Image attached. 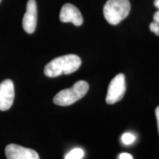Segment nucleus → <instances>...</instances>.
Wrapping results in <instances>:
<instances>
[{"label":"nucleus","instance_id":"obj_7","mask_svg":"<svg viewBox=\"0 0 159 159\" xmlns=\"http://www.w3.org/2000/svg\"><path fill=\"white\" fill-rule=\"evenodd\" d=\"M5 155L7 159H40L39 154L35 150L15 144L6 147Z\"/></svg>","mask_w":159,"mask_h":159},{"label":"nucleus","instance_id":"obj_5","mask_svg":"<svg viewBox=\"0 0 159 159\" xmlns=\"http://www.w3.org/2000/svg\"><path fill=\"white\" fill-rule=\"evenodd\" d=\"M15 97L14 85L11 80H5L0 83V111L11 108Z\"/></svg>","mask_w":159,"mask_h":159},{"label":"nucleus","instance_id":"obj_16","mask_svg":"<svg viewBox=\"0 0 159 159\" xmlns=\"http://www.w3.org/2000/svg\"><path fill=\"white\" fill-rule=\"evenodd\" d=\"M2 0H0V3H1V2H2Z\"/></svg>","mask_w":159,"mask_h":159},{"label":"nucleus","instance_id":"obj_3","mask_svg":"<svg viewBox=\"0 0 159 159\" xmlns=\"http://www.w3.org/2000/svg\"><path fill=\"white\" fill-rule=\"evenodd\" d=\"M89 89V83L86 81H77L71 88L63 89L57 93L53 98V102L60 106L72 105L84 97L88 92Z\"/></svg>","mask_w":159,"mask_h":159},{"label":"nucleus","instance_id":"obj_4","mask_svg":"<svg viewBox=\"0 0 159 159\" xmlns=\"http://www.w3.org/2000/svg\"><path fill=\"white\" fill-rule=\"evenodd\" d=\"M126 91L125 77L123 74H119L115 76L108 88L106 96L107 104L113 105L119 102L123 98Z\"/></svg>","mask_w":159,"mask_h":159},{"label":"nucleus","instance_id":"obj_15","mask_svg":"<svg viewBox=\"0 0 159 159\" xmlns=\"http://www.w3.org/2000/svg\"><path fill=\"white\" fill-rule=\"evenodd\" d=\"M154 5L156 6V8L159 10V0H155L154 1Z\"/></svg>","mask_w":159,"mask_h":159},{"label":"nucleus","instance_id":"obj_13","mask_svg":"<svg viewBox=\"0 0 159 159\" xmlns=\"http://www.w3.org/2000/svg\"><path fill=\"white\" fill-rule=\"evenodd\" d=\"M156 116L157 119V124H158V130L159 134V106H158L156 109Z\"/></svg>","mask_w":159,"mask_h":159},{"label":"nucleus","instance_id":"obj_1","mask_svg":"<svg viewBox=\"0 0 159 159\" xmlns=\"http://www.w3.org/2000/svg\"><path fill=\"white\" fill-rule=\"evenodd\" d=\"M80 57L74 54L57 57L47 63L44 74L48 77H56L61 75H70L76 71L81 66Z\"/></svg>","mask_w":159,"mask_h":159},{"label":"nucleus","instance_id":"obj_12","mask_svg":"<svg viewBox=\"0 0 159 159\" xmlns=\"http://www.w3.org/2000/svg\"><path fill=\"white\" fill-rule=\"evenodd\" d=\"M119 159H133V157L130 154L123 152V153H121L119 155Z\"/></svg>","mask_w":159,"mask_h":159},{"label":"nucleus","instance_id":"obj_8","mask_svg":"<svg viewBox=\"0 0 159 159\" xmlns=\"http://www.w3.org/2000/svg\"><path fill=\"white\" fill-rule=\"evenodd\" d=\"M37 4L35 0H28L27 10L22 20L23 29L26 33L32 34L36 28L37 25Z\"/></svg>","mask_w":159,"mask_h":159},{"label":"nucleus","instance_id":"obj_2","mask_svg":"<svg viewBox=\"0 0 159 159\" xmlns=\"http://www.w3.org/2000/svg\"><path fill=\"white\" fill-rule=\"evenodd\" d=\"M129 0H108L103 7L105 19L112 25H118L130 12Z\"/></svg>","mask_w":159,"mask_h":159},{"label":"nucleus","instance_id":"obj_10","mask_svg":"<svg viewBox=\"0 0 159 159\" xmlns=\"http://www.w3.org/2000/svg\"><path fill=\"white\" fill-rule=\"evenodd\" d=\"M135 140H136V137L131 133H125L122 136V142L126 145L132 144Z\"/></svg>","mask_w":159,"mask_h":159},{"label":"nucleus","instance_id":"obj_11","mask_svg":"<svg viewBox=\"0 0 159 159\" xmlns=\"http://www.w3.org/2000/svg\"><path fill=\"white\" fill-rule=\"evenodd\" d=\"M150 30L151 32L159 36V23L156 22V21L151 23L150 25Z\"/></svg>","mask_w":159,"mask_h":159},{"label":"nucleus","instance_id":"obj_6","mask_svg":"<svg viewBox=\"0 0 159 159\" xmlns=\"http://www.w3.org/2000/svg\"><path fill=\"white\" fill-rule=\"evenodd\" d=\"M60 20L63 23L71 22L75 26H80L83 23V18L76 6L66 3L61 7L59 16Z\"/></svg>","mask_w":159,"mask_h":159},{"label":"nucleus","instance_id":"obj_14","mask_svg":"<svg viewBox=\"0 0 159 159\" xmlns=\"http://www.w3.org/2000/svg\"><path fill=\"white\" fill-rule=\"evenodd\" d=\"M153 20L156 22L159 23V10L155 13V14L153 16Z\"/></svg>","mask_w":159,"mask_h":159},{"label":"nucleus","instance_id":"obj_9","mask_svg":"<svg viewBox=\"0 0 159 159\" xmlns=\"http://www.w3.org/2000/svg\"><path fill=\"white\" fill-rule=\"evenodd\" d=\"M84 156V151L80 148H75L68 152L65 159H82Z\"/></svg>","mask_w":159,"mask_h":159}]
</instances>
